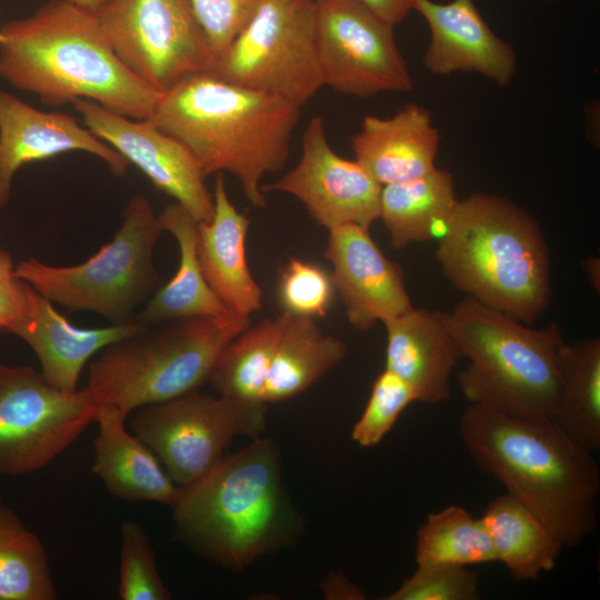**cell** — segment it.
<instances>
[{
  "instance_id": "cell-34",
  "label": "cell",
  "mask_w": 600,
  "mask_h": 600,
  "mask_svg": "<svg viewBox=\"0 0 600 600\" xmlns=\"http://www.w3.org/2000/svg\"><path fill=\"white\" fill-rule=\"evenodd\" d=\"M414 401L411 387L384 369L374 380L367 406L352 428V439L361 447L379 444Z\"/></svg>"
},
{
  "instance_id": "cell-29",
  "label": "cell",
  "mask_w": 600,
  "mask_h": 600,
  "mask_svg": "<svg viewBox=\"0 0 600 600\" xmlns=\"http://www.w3.org/2000/svg\"><path fill=\"white\" fill-rule=\"evenodd\" d=\"M48 556L41 540L14 511L0 506V600H54Z\"/></svg>"
},
{
  "instance_id": "cell-4",
  "label": "cell",
  "mask_w": 600,
  "mask_h": 600,
  "mask_svg": "<svg viewBox=\"0 0 600 600\" xmlns=\"http://www.w3.org/2000/svg\"><path fill=\"white\" fill-rule=\"evenodd\" d=\"M170 508L177 536L200 557L230 570L248 568L300 532L279 449L264 436L180 487Z\"/></svg>"
},
{
  "instance_id": "cell-3",
  "label": "cell",
  "mask_w": 600,
  "mask_h": 600,
  "mask_svg": "<svg viewBox=\"0 0 600 600\" xmlns=\"http://www.w3.org/2000/svg\"><path fill=\"white\" fill-rule=\"evenodd\" d=\"M300 116L301 107L282 97L200 72L161 93L149 119L188 148L206 177L231 173L263 208L262 179L284 167Z\"/></svg>"
},
{
  "instance_id": "cell-6",
  "label": "cell",
  "mask_w": 600,
  "mask_h": 600,
  "mask_svg": "<svg viewBox=\"0 0 600 600\" xmlns=\"http://www.w3.org/2000/svg\"><path fill=\"white\" fill-rule=\"evenodd\" d=\"M250 327V317H189L142 327L102 349L90 362L86 388L97 406L127 417L208 382L226 346Z\"/></svg>"
},
{
  "instance_id": "cell-7",
  "label": "cell",
  "mask_w": 600,
  "mask_h": 600,
  "mask_svg": "<svg viewBox=\"0 0 600 600\" xmlns=\"http://www.w3.org/2000/svg\"><path fill=\"white\" fill-rule=\"evenodd\" d=\"M447 320L469 361L457 382L471 404L552 418L564 342L558 324L536 329L468 296Z\"/></svg>"
},
{
  "instance_id": "cell-11",
  "label": "cell",
  "mask_w": 600,
  "mask_h": 600,
  "mask_svg": "<svg viewBox=\"0 0 600 600\" xmlns=\"http://www.w3.org/2000/svg\"><path fill=\"white\" fill-rule=\"evenodd\" d=\"M96 14L120 61L159 93L216 67L189 0H108Z\"/></svg>"
},
{
  "instance_id": "cell-40",
  "label": "cell",
  "mask_w": 600,
  "mask_h": 600,
  "mask_svg": "<svg viewBox=\"0 0 600 600\" xmlns=\"http://www.w3.org/2000/svg\"><path fill=\"white\" fill-rule=\"evenodd\" d=\"M582 270L586 273L593 289L600 291V260L593 256H587L582 263Z\"/></svg>"
},
{
  "instance_id": "cell-9",
  "label": "cell",
  "mask_w": 600,
  "mask_h": 600,
  "mask_svg": "<svg viewBox=\"0 0 600 600\" xmlns=\"http://www.w3.org/2000/svg\"><path fill=\"white\" fill-rule=\"evenodd\" d=\"M267 406L198 389L136 409L130 426L170 479L183 487L212 469L236 437L263 436Z\"/></svg>"
},
{
  "instance_id": "cell-25",
  "label": "cell",
  "mask_w": 600,
  "mask_h": 600,
  "mask_svg": "<svg viewBox=\"0 0 600 600\" xmlns=\"http://www.w3.org/2000/svg\"><path fill=\"white\" fill-rule=\"evenodd\" d=\"M263 387L264 403L292 399L309 389L347 356V344L326 334L316 319L283 311Z\"/></svg>"
},
{
  "instance_id": "cell-33",
  "label": "cell",
  "mask_w": 600,
  "mask_h": 600,
  "mask_svg": "<svg viewBox=\"0 0 600 600\" xmlns=\"http://www.w3.org/2000/svg\"><path fill=\"white\" fill-rule=\"evenodd\" d=\"M334 294L331 274L318 264L290 258L280 274L278 297L286 312L323 318L332 307Z\"/></svg>"
},
{
  "instance_id": "cell-38",
  "label": "cell",
  "mask_w": 600,
  "mask_h": 600,
  "mask_svg": "<svg viewBox=\"0 0 600 600\" xmlns=\"http://www.w3.org/2000/svg\"><path fill=\"white\" fill-rule=\"evenodd\" d=\"M392 26L403 21L413 10L414 0H357Z\"/></svg>"
},
{
  "instance_id": "cell-39",
  "label": "cell",
  "mask_w": 600,
  "mask_h": 600,
  "mask_svg": "<svg viewBox=\"0 0 600 600\" xmlns=\"http://www.w3.org/2000/svg\"><path fill=\"white\" fill-rule=\"evenodd\" d=\"M326 597L332 599H363V592L339 573H330L322 586Z\"/></svg>"
},
{
  "instance_id": "cell-1",
  "label": "cell",
  "mask_w": 600,
  "mask_h": 600,
  "mask_svg": "<svg viewBox=\"0 0 600 600\" xmlns=\"http://www.w3.org/2000/svg\"><path fill=\"white\" fill-rule=\"evenodd\" d=\"M459 431L477 466L528 507L564 548L579 546L594 531L599 467L551 418L470 403Z\"/></svg>"
},
{
  "instance_id": "cell-20",
  "label": "cell",
  "mask_w": 600,
  "mask_h": 600,
  "mask_svg": "<svg viewBox=\"0 0 600 600\" xmlns=\"http://www.w3.org/2000/svg\"><path fill=\"white\" fill-rule=\"evenodd\" d=\"M141 328L136 321L97 329L78 328L58 312L49 299L31 288L27 312L4 332L28 343L50 384L72 392L78 390L80 374L97 352Z\"/></svg>"
},
{
  "instance_id": "cell-41",
  "label": "cell",
  "mask_w": 600,
  "mask_h": 600,
  "mask_svg": "<svg viewBox=\"0 0 600 600\" xmlns=\"http://www.w3.org/2000/svg\"><path fill=\"white\" fill-rule=\"evenodd\" d=\"M13 272L14 264L11 256L7 251L0 249V282L14 277Z\"/></svg>"
},
{
  "instance_id": "cell-28",
  "label": "cell",
  "mask_w": 600,
  "mask_h": 600,
  "mask_svg": "<svg viewBox=\"0 0 600 600\" xmlns=\"http://www.w3.org/2000/svg\"><path fill=\"white\" fill-rule=\"evenodd\" d=\"M552 420L588 451L600 448V339L562 343Z\"/></svg>"
},
{
  "instance_id": "cell-13",
  "label": "cell",
  "mask_w": 600,
  "mask_h": 600,
  "mask_svg": "<svg viewBox=\"0 0 600 600\" xmlns=\"http://www.w3.org/2000/svg\"><path fill=\"white\" fill-rule=\"evenodd\" d=\"M393 27L357 0H314L322 84L361 99L411 91L413 80Z\"/></svg>"
},
{
  "instance_id": "cell-12",
  "label": "cell",
  "mask_w": 600,
  "mask_h": 600,
  "mask_svg": "<svg viewBox=\"0 0 600 600\" xmlns=\"http://www.w3.org/2000/svg\"><path fill=\"white\" fill-rule=\"evenodd\" d=\"M97 411L86 387L62 391L28 366L0 364V474L46 467L94 422Z\"/></svg>"
},
{
  "instance_id": "cell-5",
  "label": "cell",
  "mask_w": 600,
  "mask_h": 600,
  "mask_svg": "<svg viewBox=\"0 0 600 600\" xmlns=\"http://www.w3.org/2000/svg\"><path fill=\"white\" fill-rule=\"evenodd\" d=\"M436 257L456 289L526 324L551 302V258L542 230L502 196L476 192L458 200Z\"/></svg>"
},
{
  "instance_id": "cell-24",
  "label": "cell",
  "mask_w": 600,
  "mask_h": 600,
  "mask_svg": "<svg viewBox=\"0 0 600 600\" xmlns=\"http://www.w3.org/2000/svg\"><path fill=\"white\" fill-rule=\"evenodd\" d=\"M158 217L162 229L177 240L179 266L174 276L137 312L134 321L142 327H152L189 317L231 314L202 273L197 249L199 222L176 201L167 204Z\"/></svg>"
},
{
  "instance_id": "cell-16",
  "label": "cell",
  "mask_w": 600,
  "mask_h": 600,
  "mask_svg": "<svg viewBox=\"0 0 600 600\" xmlns=\"http://www.w3.org/2000/svg\"><path fill=\"white\" fill-rule=\"evenodd\" d=\"M323 256L353 328L368 331L412 307L401 267L386 257L369 229L347 223L329 230Z\"/></svg>"
},
{
  "instance_id": "cell-32",
  "label": "cell",
  "mask_w": 600,
  "mask_h": 600,
  "mask_svg": "<svg viewBox=\"0 0 600 600\" xmlns=\"http://www.w3.org/2000/svg\"><path fill=\"white\" fill-rule=\"evenodd\" d=\"M118 596L122 600H169L171 593L158 572L154 552L144 529L136 521L120 526Z\"/></svg>"
},
{
  "instance_id": "cell-10",
  "label": "cell",
  "mask_w": 600,
  "mask_h": 600,
  "mask_svg": "<svg viewBox=\"0 0 600 600\" xmlns=\"http://www.w3.org/2000/svg\"><path fill=\"white\" fill-rule=\"evenodd\" d=\"M212 72L226 81L306 104L323 87L316 50L314 0H261Z\"/></svg>"
},
{
  "instance_id": "cell-17",
  "label": "cell",
  "mask_w": 600,
  "mask_h": 600,
  "mask_svg": "<svg viewBox=\"0 0 600 600\" xmlns=\"http://www.w3.org/2000/svg\"><path fill=\"white\" fill-rule=\"evenodd\" d=\"M69 151H83L103 160L117 177L129 161L67 113L41 111L0 86V210L10 198L20 168Z\"/></svg>"
},
{
  "instance_id": "cell-14",
  "label": "cell",
  "mask_w": 600,
  "mask_h": 600,
  "mask_svg": "<svg viewBox=\"0 0 600 600\" xmlns=\"http://www.w3.org/2000/svg\"><path fill=\"white\" fill-rule=\"evenodd\" d=\"M381 188L356 159L333 151L319 116L306 126L298 163L276 182L261 187L263 193L296 197L328 231L347 223L369 229L379 219Z\"/></svg>"
},
{
  "instance_id": "cell-15",
  "label": "cell",
  "mask_w": 600,
  "mask_h": 600,
  "mask_svg": "<svg viewBox=\"0 0 600 600\" xmlns=\"http://www.w3.org/2000/svg\"><path fill=\"white\" fill-rule=\"evenodd\" d=\"M86 127L139 168L199 223L213 216V196L193 154L150 119H132L88 100L72 102Z\"/></svg>"
},
{
  "instance_id": "cell-21",
  "label": "cell",
  "mask_w": 600,
  "mask_h": 600,
  "mask_svg": "<svg viewBox=\"0 0 600 600\" xmlns=\"http://www.w3.org/2000/svg\"><path fill=\"white\" fill-rule=\"evenodd\" d=\"M440 136L430 112L408 103L393 116H366L351 139L354 159L381 186L423 177L434 170Z\"/></svg>"
},
{
  "instance_id": "cell-45",
  "label": "cell",
  "mask_w": 600,
  "mask_h": 600,
  "mask_svg": "<svg viewBox=\"0 0 600 600\" xmlns=\"http://www.w3.org/2000/svg\"><path fill=\"white\" fill-rule=\"evenodd\" d=\"M550 1H559V0H550Z\"/></svg>"
},
{
  "instance_id": "cell-43",
  "label": "cell",
  "mask_w": 600,
  "mask_h": 600,
  "mask_svg": "<svg viewBox=\"0 0 600 600\" xmlns=\"http://www.w3.org/2000/svg\"><path fill=\"white\" fill-rule=\"evenodd\" d=\"M2 504V499H1V496H0V506Z\"/></svg>"
},
{
  "instance_id": "cell-30",
  "label": "cell",
  "mask_w": 600,
  "mask_h": 600,
  "mask_svg": "<svg viewBox=\"0 0 600 600\" xmlns=\"http://www.w3.org/2000/svg\"><path fill=\"white\" fill-rule=\"evenodd\" d=\"M497 561L481 518L449 506L429 513L417 532V566H464Z\"/></svg>"
},
{
  "instance_id": "cell-22",
  "label": "cell",
  "mask_w": 600,
  "mask_h": 600,
  "mask_svg": "<svg viewBox=\"0 0 600 600\" xmlns=\"http://www.w3.org/2000/svg\"><path fill=\"white\" fill-rule=\"evenodd\" d=\"M213 216L198 224V257L204 279L232 313L250 317L262 306V290L253 279L246 253L249 219L232 204L224 177L217 173Z\"/></svg>"
},
{
  "instance_id": "cell-36",
  "label": "cell",
  "mask_w": 600,
  "mask_h": 600,
  "mask_svg": "<svg viewBox=\"0 0 600 600\" xmlns=\"http://www.w3.org/2000/svg\"><path fill=\"white\" fill-rule=\"evenodd\" d=\"M261 0H189L218 59L256 12Z\"/></svg>"
},
{
  "instance_id": "cell-26",
  "label": "cell",
  "mask_w": 600,
  "mask_h": 600,
  "mask_svg": "<svg viewBox=\"0 0 600 600\" xmlns=\"http://www.w3.org/2000/svg\"><path fill=\"white\" fill-rule=\"evenodd\" d=\"M458 203L453 176L436 168L428 174L381 188L379 219L394 249L440 236Z\"/></svg>"
},
{
  "instance_id": "cell-42",
  "label": "cell",
  "mask_w": 600,
  "mask_h": 600,
  "mask_svg": "<svg viewBox=\"0 0 600 600\" xmlns=\"http://www.w3.org/2000/svg\"><path fill=\"white\" fill-rule=\"evenodd\" d=\"M71 3L79 6L92 12H97L108 0H68Z\"/></svg>"
},
{
  "instance_id": "cell-37",
  "label": "cell",
  "mask_w": 600,
  "mask_h": 600,
  "mask_svg": "<svg viewBox=\"0 0 600 600\" xmlns=\"http://www.w3.org/2000/svg\"><path fill=\"white\" fill-rule=\"evenodd\" d=\"M31 287L12 277L0 282V330L4 331L28 310Z\"/></svg>"
},
{
  "instance_id": "cell-19",
  "label": "cell",
  "mask_w": 600,
  "mask_h": 600,
  "mask_svg": "<svg viewBox=\"0 0 600 600\" xmlns=\"http://www.w3.org/2000/svg\"><path fill=\"white\" fill-rule=\"evenodd\" d=\"M382 323L386 369L411 387L417 401L437 404L448 400L450 374L461 353L447 313L411 307Z\"/></svg>"
},
{
  "instance_id": "cell-8",
  "label": "cell",
  "mask_w": 600,
  "mask_h": 600,
  "mask_svg": "<svg viewBox=\"0 0 600 600\" xmlns=\"http://www.w3.org/2000/svg\"><path fill=\"white\" fill-rule=\"evenodd\" d=\"M162 231L150 202L136 194L113 239L84 262L51 266L29 258L14 266L13 276L71 311L94 312L113 324L131 322L159 289L153 251Z\"/></svg>"
},
{
  "instance_id": "cell-23",
  "label": "cell",
  "mask_w": 600,
  "mask_h": 600,
  "mask_svg": "<svg viewBox=\"0 0 600 600\" xmlns=\"http://www.w3.org/2000/svg\"><path fill=\"white\" fill-rule=\"evenodd\" d=\"M94 422L92 471L113 497L129 501H151L171 507L180 487L168 476L152 450L127 431L126 418L112 406H99Z\"/></svg>"
},
{
  "instance_id": "cell-35",
  "label": "cell",
  "mask_w": 600,
  "mask_h": 600,
  "mask_svg": "<svg viewBox=\"0 0 600 600\" xmlns=\"http://www.w3.org/2000/svg\"><path fill=\"white\" fill-rule=\"evenodd\" d=\"M479 576L464 566H417L387 600H474Z\"/></svg>"
},
{
  "instance_id": "cell-31",
  "label": "cell",
  "mask_w": 600,
  "mask_h": 600,
  "mask_svg": "<svg viewBox=\"0 0 600 600\" xmlns=\"http://www.w3.org/2000/svg\"><path fill=\"white\" fill-rule=\"evenodd\" d=\"M279 331L278 316L247 328L230 341L220 353L208 380L216 394L263 402V387Z\"/></svg>"
},
{
  "instance_id": "cell-44",
  "label": "cell",
  "mask_w": 600,
  "mask_h": 600,
  "mask_svg": "<svg viewBox=\"0 0 600 600\" xmlns=\"http://www.w3.org/2000/svg\"><path fill=\"white\" fill-rule=\"evenodd\" d=\"M1 40H2V34H1V32H0V42H1Z\"/></svg>"
},
{
  "instance_id": "cell-2",
  "label": "cell",
  "mask_w": 600,
  "mask_h": 600,
  "mask_svg": "<svg viewBox=\"0 0 600 600\" xmlns=\"http://www.w3.org/2000/svg\"><path fill=\"white\" fill-rule=\"evenodd\" d=\"M0 77L50 106L94 101L132 119H149L161 97L117 57L96 12L49 0L0 28Z\"/></svg>"
},
{
  "instance_id": "cell-18",
  "label": "cell",
  "mask_w": 600,
  "mask_h": 600,
  "mask_svg": "<svg viewBox=\"0 0 600 600\" xmlns=\"http://www.w3.org/2000/svg\"><path fill=\"white\" fill-rule=\"evenodd\" d=\"M413 10L430 28L431 39L423 56L429 72L449 76L473 71L500 87L510 84L517 71L516 51L493 32L474 0H414Z\"/></svg>"
},
{
  "instance_id": "cell-27",
  "label": "cell",
  "mask_w": 600,
  "mask_h": 600,
  "mask_svg": "<svg viewBox=\"0 0 600 600\" xmlns=\"http://www.w3.org/2000/svg\"><path fill=\"white\" fill-rule=\"evenodd\" d=\"M496 559L516 580H536L551 571L564 548L551 530L509 493L494 498L481 517Z\"/></svg>"
}]
</instances>
